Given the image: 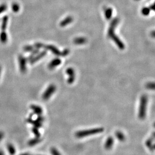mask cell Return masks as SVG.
<instances>
[{"mask_svg":"<svg viewBox=\"0 0 155 155\" xmlns=\"http://www.w3.org/2000/svg\"><path fill=\"white\" fill-rule=\"evenodd\" d=\"M119 23V19L118 18H115L111 21L108 30L107 34L108 37L111 39L115 42L116 45L121 50H123L124 49V44L115 33V30Z\"/></svg>","mask_w":155,"mask_h":155,"instance_id":"cell-1","label":"cell"},{"mask_svg":"<svg viewBox=\"0 0 155 155\" xmlns=\"http://www.w3.org/2000/svg\"><path fill=\"white\" fill-rule=\"evenodd\" d=\"M104 131V128L102 127L92 128L77 131L75 133V136L77 138H83L92 135L100 134Z\"/></svg>","mask_w":155,"mask_h":155,"instance_id":"cell-2","label":"cell"},{"mask_svg":"<svg viewBox=\"0 0 155 155\" xmlns=\"http://www.w3.org/2000/svg\"><path fill=\"white\" fill-rule=\"evenodd\" d=\"M148 101V97L146 95H143L140 97L138 112V117L140 120H144L146 117Z\"/></svg>","mask_w":155,"mask_h":155,"instance_id":"cell-3","label":"cell"},{"mask_svg":"<svg viewBox=\"0 0 155 155\" xmlns=\"http://www.w3.org/2000/svg\"><path fill=\"white\" fill-rule=\"evenodd\" d=\"M56 90V86L53 84H50L42 94V98L44 101H48Z\"/></svg>","mask_w":155,"mask_h":155,"instance_id":"cell-4","label":"cell"},{"mask_svg":"<svg viewBox=\"0 0 155 155\" xmlns=\"http://www.w3.org/2000/svg\"><path fill=\"white\" fill-rule=\"evenodd\" d=\"M44 119L43 117L41 116H39V117L37 118L36 120H33L31 119H29L27 120V122L33 124L35 127L37 128H40L42 126V122H43Z\"/></svg>","mask_w":155,"mask_h":155,"instance_id":"cell-5","label":"cell"},{"mask_svg":"<svg viewBox=\"0 0 155 155\" xmlns=\"http://www.w3.org/2000/svg\"><path fill=\"white\" fill-rule=\"evenodd\" d=\"M27 59L23 56L20 55L18 57L20 70L22 73H24L27 70Z\"/></svg>","mask_w":155,"mask_h":155,"instance_id":"cell-6","label":"cell"},{"mask_svg":"<svg viewBox=\"0 0 155 155\" xmlns=\"http://www.w3.org/2000/svg\"><path fill=\"white\" fill-rule=\"evenodd\" d=\"M66 73L68 75L67 82L69 84H72L75 79V72L72 68H68L66 71Z\"/></svg>","mask_w":155,"mask_h":155,"instance_id":"cell-7","label":"cell"},{"mask_svg":"<svg viewBox=\"0 0 155 155\" xmlns=\"http://www.w3.org/2000/svg\"><path fill=\"white\" fill-rule=\"evenodd\" d=\"M44 48H46L48 50L51 51L54 54H55L56 56H62V52H60L57 48L53 45H44Z\"/></svg>","mask_w":155,"mask_h":155,"instance_id":"cell-8","label":"cell"},{"mask_svg":"<svg viewBox=\"0 0 155 155\" xmlns=\"http://www.w3.org/2000/svg\"><path fill=\"white\" fill-rule=\"evenodd\" d=\"M46 54H47V52L46 51H42V52L39 53V54L38 53L36 55V56H34V57L31 60H30L29 61L30 64H34V63L37 62L38 61L40 60L41 58L44 57Z\"/></svg>","mask_w":155,"mask_h":155,"instance_id":"cell-9","label":"cell"},{"mask_svg":"<svg viewBox=\"0 0 155 155\" xmlns=\"http://www.w3.org/2000/svg\"><path fill=\"white\" fill-rule=\"evenodd\" d=\"M61 63V61L59 58H56L53 59L48 64V68L50 70H53L57 66L60 65Z\"/></svg>","mask_w":155,"mask_h":155,"instance_id":"cell-10","label":"cell"},{"mask_svg":"<svg viewBox=\"0 0 155 155\" xmlns=\"http://www.w3.org/2000/svg\"><path fill=\"white\" fill-rule=\"evenodd\" d=\"M154 138H155V134L154 133H153V138H149L145 142V145L146 147L151 151L153 152L155 150V145L153 144V141L154 140Z\"/></svg>","mask_w":155,"mask_h":155,"instance_id":"cell-11","label":"cell"},{"mask_svg":"<svg viewBox=\"0 0 155 155\" xmlns=\"http://www.w3.org/2000/svg\"><path fill=\"white\" fill-rule=\"evenodd\" d=\"M114 144V139L112 137H109L107 138L104 144V148L106 150H110Z\"/></svg>","mask_w":155,"mask_h":155,"instance_id":"cell-12","label":"cell"},{"mask_svg":"<svg viewBox=\"0 0 155 155\" xmlns=\"http://www.w3.org/2000/svg\"><path fill=\"white\" fill-rule=\"evenodd\" d=\"M31 108L33 110L34 113L38 116H41L43 112V109L42 108L37 105L32 104L31 106Z\"/></svg>","mask_w":155,"mask_h":155,"instance_id":"cell-13","label":"cell"},{"mask_svg":"<svg viewBox=\"0 0 155 155\" xmlns=\"http://www.w3.org/2000/svg\"><path fill=\"white\" fill-rule=\"evenodd\" d=\"M87 39L82 37H77L73 40V43L76 45H83L86 43Z\"/></svg>","mask_w":155,"mask_h":155,"instance_id":"cell-14","label":"cell"},{"mask_svg":"<svg viewBox=\"0 0 155 155\" xmlns=\"http://www.w3.org/2000/svg\"><path fill=\"white\" fill-rule=\"evenodd\" d=\"M73 20V19L72 17L71 16H68L67 17H66V18H65L63 20H62L61 22H60V26L64 27L68 25H69V24H70L72 22Z\"/></svg>","mask_w":155,"mask_h":155,"instance_id":"cell-15","label":"cell"},{"mask_svg":"<svg viewBox=\"0 0 155 155\" xmlns=\"http://www.w3.org/2000/svg\"><path fill=\"white\" fill-rule=\"evenodd\" d=\"M41 141V139L40 138H33L30 140H29V142L28 143V145L29 146H34L39 143H40Z\"/></svg>","mask_w":155,"mask_h":155,"instance_id":"cell-16","label":"cell"},{"mask_svg":"<svg viewBox=\"0 0 155 155\" xmlns=\"http://www.w3.org/2000/svg\"><path fill=\"white\" fill-rule=\"evenodd\" d=\"M8 41V35L5 31H2L0 33V41L1 43L5 44Z\"/></svg>","mask_w":155,"mask_h":155,"instance_id":"cell-17","label":"cell"},{"mask_svg":"<svg viewBox=\"0 0 155 155\" xmlns=\"http://www.w3.org/2000/svg\"><path fill=\"white\" fill-rule=\"evenodd\" d=\"M116 136L118 139L121 142H124L125 140V135L121 131H117L116 133Z\"/></svg>","mask_w":155,"mask_h":155,"instance_id":"cell-18","label":"cell"},{"mask_svg":"<svg viewBox=\"0 0 155 155\" xmlns=\"http://www.w3.org/2000/svg\"><path fill=\"white\" fill-rule=\"evenodd\" d=\"M8 21V16H4L2 20V23L1 26V29L2 31H5Z\"/></svg>","mask_w":155,"mask_h":155,"instance_id":"cell-19","label":"cell"},{"mask_svg":"<svg viewBox=\"0 0 155 155\" xmlns=\"http://www.w3.org/2000/svg\"><path fill=\"white\" fill-rule=\"evenodd\" d=\"M105 14V17L106 19V20H110L111 18L112 15V10L111 8H107L105 10L104 12Z\"/></svg>","mask_w":155,"mask_h":155,"instance_id":"cell-20","label":"cell"},{"mask_svg":"<svg viewBox=\"0 0 155 155\" xmlns=\"http://www.w3.org/2000/svg\"><path fill=\"white\" fill-rule=\"evenodd\" d=\"M7 149H8V151L9 153V154L11 155H15V153H16V149H15V148L14 147V146L11 144H9L7 145Z\"/></svg>","mask_w":155,"mask_h":155,"instance_id":"cell-21","label":"cell"},{"mask_svg":"<svg viewBox=\"0 0 155 155\" xmlns=\"http://www.w3.org/2000/svg\"><path fill=\"white\" fill-rule=\"evenodd\" d=\"M34 49H35V48H34V46L30 45H25L23 47V50L25 52H31Z\"/></svg>","mask_w":155,"mask_h":155,"instance_id":"cell-22","label":"cell"},{"mask_svg":"<svg viewBox=\"0 0 155 155\" xmlns=\"http://www.w3.org/2000/svg\"><path fill=\"white\" fill-rule=\"evenodd\" d=\"M12 9L14 13H17L20 10V6L17 3H14L12 5Z\"/></svg>","mask_w":155,"mask_h":155,"instance_id":"cell-23","label":"cell"},{"mask_svg":"<svg viewBox=\"0 0 155 155\" xmlns=\"http://www.w3.org/2000/svg\"><path fill=\"white\" fill-rule=\"evenodd\" d=\"M145 87L147 89L150 90H154L155 89V83L154 82H149L146 83Z\"/></svg>","mask_w":155,"mask_h":155,"instance_id":"cell-24","label":"cell"},{"mask_svg":"<svg viewBox=\"0 0 155 155\" xmlns=\"http://www.w3.org/2000/svg\"><path fill=\"white\" fill-rule=\"evenodd\" d=\"M39 49H34L33 51H32L31 52V55L29 56V57H28V60H29V61H30V60H31L36 54H37L39 53Z\"/></svg>","mask_w":155,"mask_h":155,"instance_id":"cell-25","label":"cell"},{"mask_svg":"<svg viewBox=\"0 0 155 155\" xmlns=\"http://www.w3.org/2000/svg\"><path fill=\"white\" fill-rule=\"evenodd\" d=\"M50 153L52 155H61L59 151L54 147H52L50 149Z\"/></svg>","mask_w":155,"mask_h":155,"instance_id":"cell-26","label":"cell"},{"mask_svg":"<svg viewBox=\"0 0 155 155\" xmlns=\"http://www.w3.org/2000/svg\"><path fill=\"white\" fill-rule=\"evenodd\" d=\"M150 9L148 7L143 8L141 11L142 14L144 16H148L150 14Z\"/></svg>","mask_w":155,"mask_h":155,"instance_id":"cell-27","label":"cell"},{"mask_svg":"<svg viewBox=\"0 0 155 155\" xmlns=\"http://www.w3.org/2000/svg\"><path fill=\"white\" fill-rule=\"evenodd\" d=\"M32 132L35 135V136H36V138H40V132L39 131L38 128L34 126V127L32 129Z\"/></svg>","mask_w":155,"mask_h":155,"instance_id":"cell-28","label":"cell"},{"mask_svg":"<svg viewBox=\"0 0 155 155\" xmlns=\"http://www.w3.org/2000/svg\"><path fill=\"white\" fill-rule=\"evenodd\" d=\"M44 45L43 44L41 43H36L34 45V48L37 49H39V50L40 48H44Z\"/></svg>","mask_w":155,"mask_h":155,"instance_id":"cell-29","label":"cell"},{"mask_svg":"<svg viewBox=\"0 0 155 155\" xmlns=\"http://www.w3.org/2000/svg\"><path fill=\"white\" fill-rule=\"evenodd\" d=\"M7 9V6L5 4L0 5V14L4 12Z\"/></svg>","mask_w":155,"mask_h":155,"instance_id":"cell-30","label":"cell"},{"mask_svg":"<svg viewBox=\"0 0 155 155\" xmlns=\"http://www.w3.org/2000/svg\"><path fill=\"white\" fill-rule=\"evenodd\" d=\"M69 53V50L67 49H65L62 52V57H64V56H67Z\"/></svg>","mask_w":155,"mask_h":155,"instance_id":"cell-31","label":"cell"},{"mask_svg":"<svg viewBox=\"0 0 155 155\" xmlns=\"http://www.w3.org/2000/svg\"><path fill=\"white\" fill-rule=\"evenodd\" d=\"M4 136V134L3 133V132H2V131H0V141L3 138Z\"/></svg>","mask_w":155,"mask_h":155,"instance_id":"cell-32","label":"cell"},{"mask_svg":"<svg viewBox=\"0 0 155 155\" xmlns=\"http://www.w3.org/2000/svg\"><path fill=\"white\" fill-rule=\"evenodd\" d=\"M150 10H152L154 11V4H153L152 6H150Z\"/></svg>","mask_w":155,"mask_h":155,"instance_id":"cell-33","label":"cell"},{"mask_svg":"<svg viewBox=\"0 0 155 155\" xmlns=\"http://www.w3.org/2000/svg\"><path fill=\"white\" fill-rule=\"evenodd\" d=\"M0 155H4V153L2 150H0Z\"/></svg>","mask_w":155,"mask_h":155,"instance_id":"cell-34","label":"cell"},{"mask_svg":"<svg viewBox=\"0 0 155 155\" xmlns=\"http://www.w3.org/2000/svg\"><path fill=\"white\" fill-rule=\"evenodd\" d=\"M20 155H32L29 153H23V154H21Z\"/></svg>","mask_w":155,"mask_h":155,"instance_id":"cell-35","label":"cell"},{"mask_svg":"<svg viewBox=\"0 0 155 155\" xmlns=\"http://www.w3.org/2000/svg\"><path fill=\"white\" fill-rule=\"evenodd\" d=\"M152 32H153L152 36H153V37H154V36H155V31H153Z\"/></svg>","mask_w":155,"mask_h":155,"instance_id":"cell-36","label":"cell"},{"mask_svg":"<svg viewBox=\"0 0 155 155\" xmlns=\"http://www.w3.org/2000/svg\"><path fill=\"white\" fill-rule=\"evenodd\" d=\"M1 67L0 66V75H1Z\"/></svg>","mask_w":155,"mask_h":155,"instance_id":"cell-37","label":"cell"},{"mask_svg":"<svg viewBox=\"0 0 155 155\" xmlns=\"http://www.w3.org/2000/svg\"><path fill=\"white\" fill-rule=\"evenodd\" d=\"M136 1H139V0H136Z\"/></svg>","mask_w":155,"mask_h":155,"instance_id":"cell-38","label":"cell"},{"mask_svg":"<svg viewBox=\"0 0 155 155\" xmlns=\"http://www.w3.org/2000/svg\"></svg>","mask_w":155,"mask_h":155,"instance_id":"cell-39","label":"cell"}]
</instances>
